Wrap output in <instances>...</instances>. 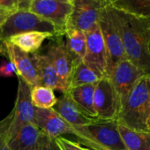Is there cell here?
Here are the masks:
<instances>
[{
	"label": "cell",
	"mask_w": 150,
	"mask_h": 150,
	"mask_svg": "<svg viewBox=\"0 0 150 150\" xmlns=\"http://www.w3.org/2000/svg\"><path fill=\"white\" fill-rule=\"evenodd\" d=\"M2 44H4V41L2 40V38H1V34H0V47L3 46Z\"/></svg>",
	"instance_id": "d6a6232c"
},
{
	"label": "cell",
	"mask_w": 150,
	"mask_h": 150,
	"mask_svg": "<svg viewBox=\"0 0 150 150\" xmlns=\"http://www.w3.org/2000/svg\"><path fill=\"white\" fill-rule=\"evenodd\" d=\"M35 124L42 132L53 139L63 137L65 134H71L78 140L81 138L80 132L61 117L53 108L46 110L35 109Z\"/></svg>",
	"instance_id": "8fae6325"
},
{
	"label": "cell",
	"mask_w": 150,
	"mask_h": 150,
	"mask_svg": "<svg viewBox=\"0 0 150 150\" xmlns=\"http://www.w3.org/2000/svg\"><path fill=\"white\" fill-rule=\"evenodd\" d=\"M28 11L52 23L56 28L57 35H64L71 4L57 0H34Z\"/></svg>",
	"instance_id": "9c48e42d"
},
{
	"label": "cell",
	"mask_w": 150,
	"mask_h": 150,
	"mask_svg": "<svg viewBox=\"0 0 150 150\" xmlns=\"http://www.w3.org/2000/svg\"><path fill=\"white\" fill-rule=\"evenodd\" d=\"M16 73V69L11 61L4 60L0 64V77H12Z\"/></svg>",
	"instance_id": "4316f807"
},
{
	"label": "cell",
	"mask_w": 150,
	"mask_h": 150,
	"mask_svg": "<svg viewBox=\"0 0 150 150\" xmlns=\"http://www.w3.org/2000/svg\"><path fill=\"white\" fill-rule=\"evenodd\" d=\"M53 109L61 117H63L69 125L74 128L86 125L96 119L88 117L71 100L67 91L64 92L62 96L57 98V102Z\"/></svg>",
	"instance_id": "9a60e30c"
},
{
	"label": "cell",
	"mask_w": 150,
	"mask_h": 150,
	"mask_svg": "<svg viewBox=\"0 0 150 150\" xmlns=\"http://www.w3.org/2000/svg\"><path fill=\"white\" fill-rule=\"evenodd\" d=\"M57 1H60V2H64V3H69L68 0H57ZM71 4V3H70Z\"/></svg>",
	"instance_id": "836d02e7"
},
{
	"label": "cell",
	"mask_w": 150,
	"mask_h": 150,
	"mask_svg": "<svg viewBox=\"0 0 150 150\" xmlns=\"http://www.w3.org/2000/svg\"><path fill=\"white\" fill-rule=\"evenodd\" d=\"M149 110L150 76L144 75L127 95L120 98L117 121L131 130L148 132L146 122Z\"/></svg>",
	"instance_id": "7a4b0ae2"
},
{
	"label": "cell",
	"mask_w": 150,
	"mask_h": 150,
	"mask_svg": "<svg viewBox=\"0 0 150 150\" xmlns=\"http://www.w3.org/2000/svg\"><path fill=\"white\" fill-rule=\"evenodd\" d=\"M120 98L108 77H103L96 85L94 94V107L96 118L112 120L117 117Z\"/></svg>",
	"instance_id": "30bf717a"
},
{
	"label": "cell",
	"mask_w": 150,
	"mask_h": 150,
	"mask_svg": "<svg viewBox=\"0 0 150 150\" xmlns=\"http://www.w3.org/2000/svg\"><path fill=\"white\" fill-rule=\"evenodd\" d=\"M0 8L14 13L19 10L17 0H0Z\"/></svg>",
	"instance_id": "83f0119b"
},
{
	"label": "cell",
	"mask_w": 150,
	"mask_h": 150,
	"mask_svg": "<svg viewBox=\"0 0 150 150\" xmlns=\"http://www.w3.org/2000/svg\"><path fill=\"white\" fill-rule=\"evenodd\" d=\"M146 127H147V131L150 132V110H149L148 118H147V122H146Z\"/></svg>",
	"instance_id": "1f68e13d"
},
{
	"label": "cell",
	"mask_w": 150,
	"mask_h": 150,
	"mask_svg": "<svg viewBox=\"0 0 150 150\" xmlns=\"http://www.w3.org/2000/svg\"><path fill=\"white\" fill-rule=\"evenodd\" d=\"M118 130L126 150H150V132L131 130L119 124Z\"/></svg>",
	"instance_id": "44dd1931"
},
{
	"label": "cell",
	"mask_w": 150,
	"mask_h": 150,
	"mask_svg": "<svg viewBox=\"0 0 150 150\" xmlns=\"http://www.w3.org/2000/svg\"><path fill=\"white\" fill-rule=\"evenodd\" d=\"M34 0H17L18 3V8L19 10H24V11H28L31 3Z\"/></svg>",
	"instance_id": "f546056e"
},
{
	"label": "cell",
	"mask_w": 150,
	"mask_h": 150,
	"mask_svg": "<svg viewBox=\"0 0 150 150\" xmlns=\"http://www.w3.org/2000/svg\"><path fill=\"white\" fill-rule=\"evenodd\" d=\"M86 34V52L83 62L106 77L108 56L99 25H96Z\"/></svg>",
	"instance_id": "7c38bea8"
},
{
	"label": "cell",
	"mask_w": 150,
	"mask_h": 150,
	"mask_svg": "<svg viewBox=\"0 0 150 150\" xmlns=\"http://www.w3.org/2000/svg\"><path fill=\"white\" fill-rule=\"evenodd\" d=\"M81 138L77 141L92 150H126L121 139L118 122L116 119H95L76 128Z\"/></svg>",
	"instance_id": "3957f363"
},
{
	"label": "cell",
	"mask_w": 150,
	"mask_h": 150,
	"mask_svg": "<svg viewBox=\"0 0 150 150\" xmlns=\"http://www.w3.org/2000/svg\"><path fill=\"white\" fill-rule=\"evenodd\" d=\"M56 141L61 150H92L86 146H83L81 143L68 139L64 137L56 138Z\"/></svg>",
	"instance_id": "d4e9b609"
},
{
	"label": "cell",
	"mask_w": 150,
	"mask_h": 150,
	"mask_svg": "<svg viewBox=\"0 0 150 150\" xmlns=\"http://www.w3.org/2000/svg\"><path fill=\"white\" fill-rule=\"evenodd\" d=\"M53 40L49 43L47 55L50 58L64 92L69 89L70 81L75 67L81 62L75 59L67 50L64 35H54Z\"/></svg>",
	"instance_id": "ba28073f"
},
{
	"label": "cell",
	"mask_w": 150,
	"mask_h": 150,
	"mask_svg": "<svg viewBox=\"0 0 150 150\" xmlns=\"http://www.w3.org/2000/svg\"><path fill=\"white\" fill-rule=\"evenodd\" d=\"M13 13L5 10V9H2V8H0V27H1L5 22L12 15Z\"/></svg>",
	"instance_id": "4dcf8cb0"
},
{
	"label": "cell",
	"mask_w": 150,
	"mask_h": 150,
	"mask_svg": "<svg viewBox=\"0 0 150 150\" xmlns=\"http://www.w3.org/2000/svg\"><path fill=\"white\" fill-rule=\"evenodd\" d=\"M0 150H12L9 146L8 139L1 128H0Z\"/></svg>",
	"instance_id": "f1b7e54d"
},
{
	"label": "cell",
	"mask_w": 150,
	"mask_h": 150,
	"mask_svg": "<svg viewBox=\"0 0 150 150\" xmlns=\"http://www.w3.org/2000/svg\"><path fill=\"white\" fill-rule=\"evenodd\" d=\"M30 31L49 32L57 35L56 28L52 23L29 11L24 10H18L13 13L0 27V34L4 42L14 35Z\"/></svg>",
	"instance_id": "5b68a950"
},
{
	"label": "cell",
	"mask_w": 150,
	"mask_h": 150,
	"mask_svg": "<svg viewBox=\"0 0 150 150\" xmlns=\"http://www.w3.org/2000/svg\"><path fill=\"white\" fill-rule=\"evenodd\" d=\"M148 49H149V52H150V42H149V44H148Z\"/></svg>",
	"instance_id": "d590c367"
},
{
	"label": "cell",
	"mask_w": 150,
	"mask_h": 150,
	"mask_svg": "<svg viewBox=\"0 0 150 150\" xmlns=\"http://www.w3.org/2000/svg\"><path fill=\"white\" fill-rule=\"evenodd\" d=\"M31 88L19 78L17 97L12 112L2 121L0 128L6 134L8 141L26 125L35 123V108L32 104L30 97Z\"/></svg>",
	"instance_id": "277c9868"
},
{
	"label": "cell",
	"mask_w": 150,
	"mask_h": 150,
	"mask_svg": "<svg viewBox=\"0 0 150 150\" xmlns=\"http://www.w3.org/2000/svg\"><path fill=\"white\" fill-rule=\"evenodd\" d=\"M53 36L54 35L49 32L30 31L14 35L6 41L28 54H34L37 52L46 39Z\"/></svg>",
	"instance_id": "e0dca14e"
},
{
	"label": "cell",
	"mask_w": 150,
	"mask_h": 150,
	"mask_svg": "<svg viewBox=\"0 0 150 150\" xmlns=\"http://www.w3.org/2000/svg\"><path fill=\"white\" fill-rule=\"evenodd\" d=\"M149 76H150V75H149Z\"/></svg>",
	"instance_id": "74e56055"
},
{
	"label": "cell",
	"mask_w": 150,
	"mask_h": 150,
	"mask_svg": "<svg viewBox=\"0 0 150 150\" xmlns=\"http://www.w3.org/2000/svg\"><path fill=\"white\" fill-rule=\"evenodd\" d=\"M103 77V75H102L99 71L81 61L74 69L70 81L69 89L85 85L96 84Z\"/></svg>",
	"instance_id": "7402d4cb"
},
{
	"label": "cell",
	"mask_w": 150,
	"mask_h": 150,
	"mask_svg": "<svg viewBox=\"0 0 150 150\" xmlns=\"http://www.w3.org/2000/svg\"><path fill=\"white\" fill-rule=\"evenodd\" d=\"M98 25L100 27L102 35L105 43L107 56H108V69L107 75H109L112 68L121 60L126 58L125 53L124 50V46L122 43V40L120 37V34L115 20L113 18L110 7L106 6L100 15V19L98 21Z\"/></svg>",
	"instance_id": "8992f818"
},
{
	"label": "cell",
	"mask_w": 150,
	"mask_h": 150,
	"mask_svg": "<svg viewBox=\"0 0 150 150\" xmlns=\"http://www.w3.org/2000/svg\"><path fill=\"white\" fill-rule=\"evenodd\" d=\"M146 75L128 59L118 62L108 75L119 98H122L133 88L137 81Z\"/></svg>",
	"instance_id": "4fadbf2b"
},
{
	"label": "cell",
	"mask_w": 150,
	"mask_h": 150,
	"mask_svg": "<svg viewBox=\"0 0 150 150\" xmlns=\"http://www.w3.org/2000/svg\"><path fill=\"white\" fill-rule=\"evenodd\" d=\"M31 58L38 75L40 85L64 93V87L48 55L36 52L31 55Z\"/></svg>",
	"instance_id": "2e32d148"
},
{
	"label": "cell",
	"mask_w": 150,
	"mask_h": 150,
	"mask_svg": "<svg viewBox=\"0 0 150 150\" xmlns=\"http://www.w3.org/2000/svg\"><path fill=\"white\" fill-rule=\"evenodd\" d=\"M116 10L150 21V0H103Z\"/></svg>",
	"instance_id": "ffe728a7"
},
{
	"label": "cell",
	"mask_w": 150,
	"mask_h": 150,
	"mask_svg": "<svg viewBox=\"0 0 150 150\" xmlns=\"http://www.w3.org/2000/svg\"><path fill=\"white\" fill-rule=\"evenodd\" d=\"M66 28H74L87 33L98 24L101 13L107 6L103 0H74ZM65 28V29H66Z\"/></svg>",
	"instance_id": "52a82bcc"
},
{
	"label": "cell",
	"mask_w": 150,
	"mask_h": 150,
	"mask_svg": "<svg viewBox=\"0 0 150 150\" xmlns=\"http://www.w3.org/2000/svg\"><path fill=\"white\" fill-rule=\"evenodd\" d=\"M68 1H69V3H71L72 1H74V0H68Z\"/></svg>",
	"instance_id": "8d00e7d4"
},
{
	"label": "cell",
	"mask_w": 150,
	"mask_h": 150,
	"mask_svg": "<svg viewBox=\"0 0 150 150\" xmlns=\"http://www.w3.org/2000/svg\"><path fill=\"white\" fill-rule=\"evenodd\" d=\"M30 97L34 107L41 110L53 108L57 102L54 90L41 85L31 88Z\"/></svg>",
	"instance_id": "cb8c5ba5"
},
{
	"label": "cell",
	"mask_w": 150,
	"mask_h": 150,
	"mask_svg": "<svg viewBox=\"0 0 150 150\" xmlns=\"http://www.w3.org/2000/svg\"><path fill=\"white\" fill-rule=\"evenodd\" d=\"M41 131L35 123L24 125L9 141L12 150H37Z\"/></svg>",
	"instance_id": "ac0fdd59"
},
{
	"label": "cell",
	"mask_w": 150,
	"mask_h": 150,
	"mask_svg": "<svg viewBox=\"0 0 150 150\" xmlns=\"http://www.w3.org/2000/svg\"><path fill=\"white\" fill-rule=\"evenodd\" d=\"M110 10L120 34L126 59L146 75H150V21L112 7Z\"/></svg>",
	"instance_id": "6da1fadb"
},
{
	"label": "cell",
	"mask_w": 150,
	"mask_h": 150,
	"mask_svg": "<svg viewBox=\"0 0 150 150\" xmlns=\"http://www.w3.org/2000/svg\"><path fill=\"white\" fill-rule=\"evenodd\" d=\"M4 46L10 61L15 66L19 78L23 80L31 88L40 86L39 78L31 56L6 41L4 42Z\"/></svg>",
	"instance_id": "5bb4252c"
},
{
	"label": "cell",
	"mask_w": 150,
	"mask_h": 150,
	"mask_svg": "<svg viewBox=\"0 0 150 150\" xmlns=\"http://www.w3.org/2000/svg\"><path fill=\"white\" fill-rule=\"evenodd\" d=\"M96 84L72 88L67 90L71 100L89 117L96 118L94 107V94Z\"/></svg>",
	"instance_id": "d6986e66"
},
{
	"label": "cell",
	"mask_w": 150,
	"mask_h": 150,
	"mask_svg": "<svg viewBox=\"0 0 150 150\" xmlns=\"http://www.w3.org/2000/svg\"><path fill=\"white\" fill-rule=\"evenodd\" d=\"M64 36L70 54L78 61H82L86 52V34L78 29L66 28Z\"/></svg>",
	"instance_id": "603a6c76"
},
{
	"label": "cell",
	"mask_w": 150,
	"mask_h": 150,
	"mask_svg": "<svg viewBox=\"0 0 150 150\" xmlns=\"http://www.w3.org/2000/svg\"><path fill=\"white\" fill-rule=\"evenodd\" d=\"M3 51H4V48H3V46H1V47H0V54H1Z\"/></svg>",
	"instance_id": "e575fe53"
},
{
	"label": "cell",
	"mask_w": 150,
	"mask_h": 150,
	"mask_svg": "<svg viewBox=\"0 0 150 150\" xmlns=\"http://www.w3.org/2000/svg\"><path fill=\"white\" fill-rule=\"evenodd\" d=\"M37 150H61V148L57 145L56 139L50 138L41 132Z\"/></svg>",
	"instance_id": "484cf974"
}]
</instances>
